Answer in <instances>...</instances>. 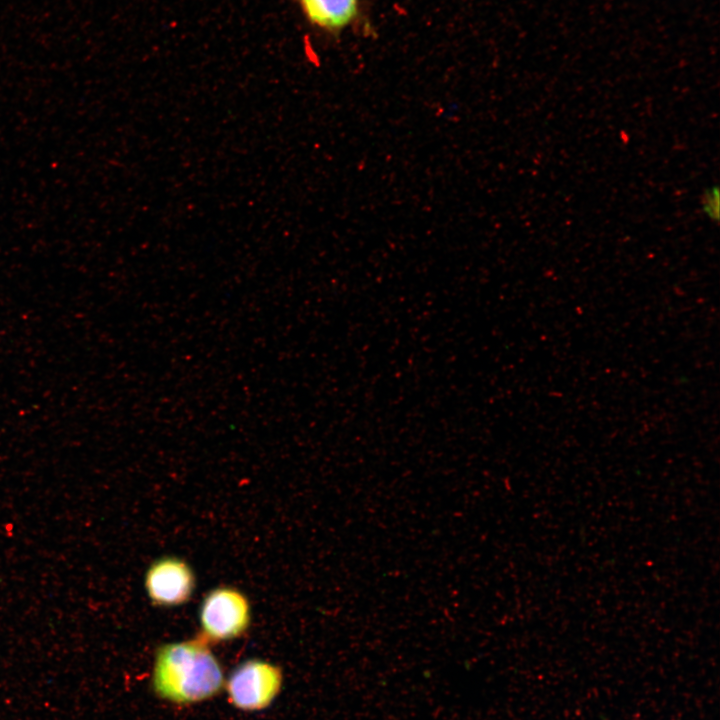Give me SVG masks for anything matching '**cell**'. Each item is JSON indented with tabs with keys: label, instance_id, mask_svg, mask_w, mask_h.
<instances>
[{
	"label": "cell",
	"instance_id": "cell-6",
	"mask_svg": "<svg viewBox=\"0 0 720 720\" xmlns=\"http://www.w3.org/2000/svg\"><path fill=\"white\" fill-rule=\"evenodd\" d=\"M702 209L704 214L712 221L719 219V189L712 186L706 189L702 198Z\"/></svg>",
	"mask_w": 720,
	"mask_h": 720
},
{
	"label": "cell",
	"instance_id": "cell-5",
	"mask_svg": "<svg viewBox=\"0 0 720 720\" xmlns=\"http://www.w3.org/2000/svg\"><path fill=\"white\" fill-rule=\"evenodd\" d=\"M307 20L326 31L350 25L358 14V0H297Z\"/></svg>",
	"mask_w": 720,
	"mask_h": 720
},
{
	"label": "cell",
	"instance_id": "cell-1",
	"mask_svg": "<svg viewBox=\"0 0 720 720\" xmlns=\"http://www.w3.org/2000/svg\"><path fill=\"white\" fill-rule=\"evenodd\" d=\"M152 684L162 699L191 704L215 696L225 682L218 659L205 641L195 639L168 643L158 649Z\"/></svg>",
	"mask_w": 720,
	"mask_h": 720
},
{
	"label": "cell",
	"instance_id": "cell-2",
	"mask_svg": "<svg viewBox=\"0 0 720 720\" xmlns=\"http://www.w3.org/2000/svg\"><path fill=\"white\" fill-rule=\"evenodd\" d=\"M224 685L233 706L243 711H258L268 707L278 695L282 673L272 663L249 659L232 671Z\"/></svg>",
	"mask_w": 720,
	"mask_h": 720
},
{
	"label": "cell",
	"instance_id": "cell-3",
	"mask_svg": "<svg viewBox=\"0 0 720 720\" xmlns=\"http://www.w3.org/2000/svg\"><path fill=\"white\" fill-rule=\"evenodd\" d=\"M199 618L206 640H233L244 634L249 627V602L240 591L231 587H219L204 598Z\"/></svg>",
	"mask_w": 720,
	"mask_h": 720
},
{
	"label": "cell",
	"instance_id": "cell-4",
	"mask_svg": "<svg viewBox=\"0 0 720 720\" xmlns=\"http://www.w3.org/2000/svg\"><path fill=\"white\" fill-rule=\"evenodd\" d=\"M195 587L190 566L176 557H164L151 564L145 575V590L155 605L173 607L187 602Z\"/></svg>",
	"mask_w": 720,
	"mask_h": 720
}]
</instances>
